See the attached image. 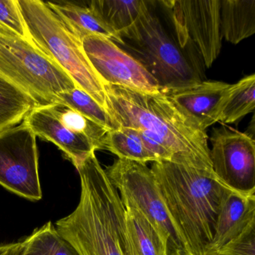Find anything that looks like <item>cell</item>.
Segmentation results:
<instances>
[{
    "instance_id": "obj_26",
    "label": "cell",
    "mask_w": 255,
    "mask_h": 255,
    "mask_svg": "<svg viewBox=\"0 0 255 255\" xmlns=\"http://www.w3.org/2000/svg\"><path fill=\"white\" fill-rule=\"evenodd\" d=\"M255 227H251L223 247L207 255H255Z\"/></svg>"
},
{
    "instance_id": "obj_7",
    "label": "cell",
    "mask_w": 255,
    "mask_h": 255,
    "mask_svg": "<svg viewBox=\"0 0 255 255\" xmlns=\"http://www.w3.org/2000/svg\"><path fill=\"white\" fill-rule=\"evenodd\" d=\"M105 171L125 208L135 209L148 219L168 243L170 254L182 252L151 168L146 163L118 158Z\"/></svg>"
},
{
    "instance_id": "obj_16",
    "label": "cell",
    "mask_w": 255,
    "mask_h": 255,
    "mask_svg": "<svg viewBox=\"0 0 255 255\" xmlns=\"http://www.w3.org/2000/svg\"><path fill=\"white\" fill-rule=\"evenodd\" d=\"M222 38L237 44L255 33V0H220Z\"/></svg>"
},
{
    "instance_id": "obj_25",
    "label": "cell",
    "mask_w": 255,
    "mask_h": 255,
    "mask_svg": "<svg viewBox=\"0 0 255 255\" xmlns=\"http://www.w3.org/2000/svg\"><path fill=\"white\" fill-rule=\"evenodd\" d=\"M0 28L30 39L17 0H0Z\"/></svg>"
},
{
    "instance_id": "obj_27",
    "label": "cell",
    "mask_w": 255,
    "mask_h": 255,
    "mask_svg": "<svg viewBox=\"0 0 255 255\" xmlns=\"http://www.w3.org/2000/svg\"><path fill=\"white\" fill-rule=\"evenodd\" d=\"M24 250L23 241L0 245V255H22Z\"/></svg>"
},
{
    "instance_id": "obj_20",
    "label": "cell",
    "mask_w": 255,
    "mask_h": 255,
    "mask_svg": "<svg viewBox=\"0 0 255 255\" xmlns=\"http://www.w3.org/2000/svg\"><path fill=\"white\" fill-rule=\"evenodd\" d=\"M104 150L114 153L119 159L147 163L156 162L153 155L144 147L138 130L120 127L109 131L104 140Z\"/></svg>"
},
{
    "instance_id": "obj_21",
    "label": "cell",
    "mask_w": 255,
    "mask_h": 255,
    "mask_svg": "<svg viewBox=\"0 0 255 255\" xmlns=\"http://www.w3.org/2000/svg\"><path fill=\"white\" fill-rule=\"evenodd\" d=\"M23 242L22 255H79L51 222L35 229Z\"/></svg>"
},
{
    "instance_id": "obj_4",
    "label": "cell",
    "mask_w": 255,
    "mask_h": 255,
    "mask_svg": "<svg viewBox=\"0 0 255 255\" xmlns=\"http://www.w3.org/2000/svg\"><path fill=\"white\" fill-rule=\"evenodd\" d=\"M17 3L33 44L109 113L104 84L86 56L82 41L68 30L47 2L17 0Z\"/></svg>"
},
{
    "instance_id": "obj_29",
    "label": "cell",
    "mask_w": 255,
    "mask_h": 255,
    "mask_svg": "<svg viewBox=\"0 0 255 255\" xmlns=\"http://www.w3.org/2000/svg\"></svg>"
},
{
    "instance_id": "obj_22",
    "label": "cell",
    "mask_w": 255,
    "mask_h": 255,
    "mask_svg": "<svg viewBox=\"0 0 255 255\" xmlns=\"http://www.w3.org/2000/svg\"><path fill=\"white\" fill-rule=\"evenodd\" d=\"M255 109V74L246 76L232 84L220 121L223 125L237 123Z\"/></svg>"
},
{
    "instance_id": "obj_17",
    "label": "cell",
    "mask_w": 255,
    "mask_h": 255,
    "mask_svg": "<svg viewBox=\"0 0 255 255\" xmlns=\"http://www.w3.org/2000/svg\"><path fill=\"white\" fill-rule=\"evenodd\" d=\"M147 3L144 0H93L89 8L98 20L122 38L135 24Z\"/></svg>"
},
{
    "instance_id": "obj_9",
    "label": "cell",
    "mask_w": 255,
    "mask_h": 255,
    "mask_svg": "<svg viewBox=\"0 0 255 255\" xmlns=\"http://www.w3.org/2000/svg\"><path fill=\"white\" fill-rule=\"evenodd\" d=\"M213 172L228 189L255 195V142L247 132L222 125L210 136Z\"/></svg>"
},
{
    "instance_id": "obj_2",
    "label": "cell",
    "mask_w": 255,
    "mask_h": 255,
    "mask_svg": "<svg viewBox=\"0 0 255 255\" xmlns=\"http://www.w3.org/2000/svg\"><path fill=\"white\" fill-rule=\"evenodd\" d=\"M168 217L183 255H205L228 187L214 173L169 162H152Z\"/></svg>"
},
{
    "instance_id": "obj_12",
    "label": "cell",
    "mask_w": 255,
    "mask_h": 255,
    "mask_svg": "<svg viewBox=\"0 0 255 255\" xmlns=\"http://www.w3.org/2000/svg\"><path fill=\"white\" fill-rule=\"evenodd\" d=\"M231 88L229 83L208 80L164 94L191 124L206 131L220 121Z\"/></svg>"
},
{
    "instance_id": "obj_8",
    "label": "cell",
    "mask_w": 255,
    "mask_h": 255,
    "mask_svg": "<svg viewBox=\"0 0 255 255\" xmlns=\"http://www.w3.org/2000/svg\"><path fill=\"white\" fill-rule=\"evenodd\" d=\"M36 138L23 123L0 132V185L33 201L42 198Z\"/></svg>"
},
{
    "instance_id": "obj_6",
    "label": "cell",
    "mask_w": 255,
    "mask_h": 255,
    "mask_svg": "<svg viewBox=\"0 0 255 255\" xmlns=\"http://www.w3.org/2000/svg\"><path fill=\"white\" fill-rule=\"evenodd\" d=\"M147 1L135 24L122 37L132 55L157 81L162 93L203 81ZM126 46V45H125Z\"/></svg>"
},
{
    "instance_id": "obj_15",
    "label": "cell",
    "mask_w": 255,
    "mask_h": 255,
    "mask_svg": "<svg viewBox=\"0 0 255 255\" xmlns=\"http://www.w3.org/2000/svg\"><path fill=\"white\" fill-rule=\"evenodd\" d=\"M68 30L80 41L90 35H101L124 45V41L109 29L92 10L72 2H47Z\"/></svg>"
},
{
    "instance_id": "obj_28",
    "label": "cell",
    "mask_w": 255,
    "mask_h": 255,
    "mask_svg": "<svg viewBox=\"0 0 255 255\" xmlns=\"http://www.w3.org/2000/svg\"><path fill=\"white\" fill-rule=\"evenodd\" d=\"M170 255H183V253H182L181 251H177V252H174L170 254Z\"/></svg>"
},
{
    "instance_id": "obj_1",
    "label": "cell",
    "mask_w": 255,
    "mask_h": 255,
    "mask_svg": "<svg viewBox=\"0 0 255 255\" xmlns=\"http://www.w3.org/2000/svg\"><path fill=\"white\" fill-rule=\"evenodd\" d=\"M81 193L77 208L56 222V230L79 255H137L125 226V207L97 158L77 168Z\"/></svg>"
},
{
    "instance_id": "obj_13",
    "label": "cell",
    "mask_w": 255,
    "mask_h": 255,
    "mask_svg": "<svg viewBox=\"0 0 255 255\" xmlns=\"http://www.w3.org/2000/svg\"><path fill=\"white\" fill-rule=\"evenodd\" d=\"M23 123L35 135L56 144L76 168L94 152V144L84 135L68 129L53 113L51 105L36 106Z\"/></svg>"
},
{
    "instance_id": "obj_10",
    "label": "cell",
    "mask_w": 255,
    "mask_h": 255,
    "mask_svg": "<svg viewBox=\"0 0 255 255\" xmlns=\"http://www.w3.org/2000/svg\"><path fill=\"white\" fill-rule=\"evenodd\" d=\"M89 62L104 85L144 93L162 92L157 81L132 55L101 35H90L82 41Z\"/></svg>"
},
{
    "instance_id": "obj_11",
    "label": "cell",
    "mask_w": 255,
    "mask_h": 255,
    "mask_svg": "<svg viewBox=\"0 0 255 255\" xmlns=\"http://www.w3.org/2000/svg\"><path fill=\"white\" fill-rule=\"evenodd\" d=\"M174 26L181 47L191 40L196 45L204 64L210 68L220 54V0H177L169 2Z\"/></svg>"
},
{
    "instance_id": "obj_14",
    "label": "cell",
    "mask_w": 255,
    "mask_h": 255,
    "mask_svg": "<svg viewBox=\"0 0 255 255\" xmlns=\"http://www.w3.org/2000/svg\"><path fill=\"white\" fill-rule=\"evenodd\" d=\"M255 226V195H243L228 189L222 197L213 231L206 255L216 252Z\"/></svg>"
},
{
    "instance_id": "obj_24",
    "label": "cell",
    "mask_w": 255,
    "mask_h": 255,
    "mask_svg": "<svg viewBox=\"0 0 255 255\" xmlns=\"http://www.w3.org/2000/svg\"><path fill=\"white\" fill-rule=\"evenodd\" d=\"M51 108L56 117L68 129L84 135L94 144L96 150H104V140L109 132L107 129L66 106L53 104Z\"/></svg>"
},
{
    "instance_id": "obj_18",
    "label": "cell",
    "mask_w": 255,
    "mask_h": 255,
    "mask_svg": "<svg viewBox=\"0 0 255 255\" xmlns=\"http://www.w3.org/2000/svg\"><path fill=\"white\" fill-rule=\"evenodd\" d=\"M125 216L128 238L137 255H170L168 243L142 213L127 207Z\"/></svg>"
},
{
    "instance_id": "obj_19",
    "label": "cell",
    "mask_w": 255,
    "mask_h": 255,
    "mask_svg": "<svg viewBox=\"0 0 255 255\" xmlns=\"http://www.w3.org/2000/svg\"><path fill=\"white\" fill-rule=\"evenodd\" d=\"M36 106L26 94L0 77V132L21 124Z\"/></svg>"
},
{
    "instance_id": "obj_5",
    "label": "cell",
    "mask_w": 255,
    "mask_h": 255,
    "mask_svg": "<svg viewBox=\"0 0 255 255\" xmlns=\"http://www.w3.org/2000/svg\"><path fill=\"white\" fill-rule=\"evenodd\" d=\"M0 77L26 94L37 106L59 104V94L77 87L65 71L30 39L2 28Z\"/></svg>"
},
{
    "instance_id": "obj_23",
    "label": "cell",
    "mask_w": 255,
    "mask_h": 255,
    "mask_svg": "<svg viewBox=\"0 0 255 255\" xmlns=\"http://www.w3.org/2000/svg\"><path fill=\"white\" fill-rule=\"evenodd\" d=\"M58 98L59 104L78 112L108 131L119 128L110 113L101 107L90 95L77 86L72 90L59 94Z\"/></svg>"
},
{
    "instance_id": "obj_3",
    "label": "cell",
    "mask_w": 255,
    "mask_h": 255,
    "mask_svg": "<svg viewBox=\"0 0 255 255\" xmlns=\"http://www.w3.org/2000/svg\"><path fill=\"white\" fill-rule=\"evenodd\" d=\"M110 116L119 128L144 129L165 143L172 162L213 172L208 135L194 126L165 94L104 85Z\"/></svg>"
}]
</instances>
